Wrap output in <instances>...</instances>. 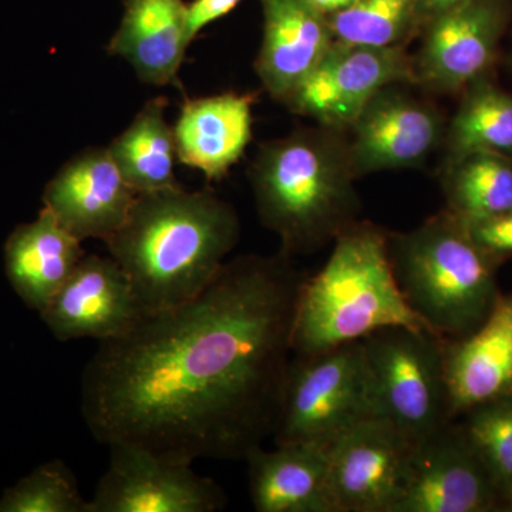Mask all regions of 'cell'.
<instances>
[{"mask_svg":"<svg viewBox=\"0 0 512 512\" xmlns=\"http://www.w3.org/2000/svg\"><path fill=\"white\" fill-rule=\"evenodd\" d=\"M84 255L82 241L43 207L35 221L19 225L6 241V275L19 298L40 313Z\"/></svg>","mask_w":512,"mask_h":512,"instance_id":"21","label":"cell"},{"mask_svg":"<svg viewBox=\"0 0 512 512\" xmlns=\"http://www.w3.org/2000/svg\"><path fill=\"white\" fill-rule=\"evenodd\" d=\"M168 101L156 97L144 104L130 126L107 147L127 184L137 194L178 187L175 178L174 128L165 119Z\"/></svg>","mask_w":512,"mask_h":512,"instance_id":"22","label":"cell"},{"mask_svg":"<svg viewBox=\"0 0 512 512\" xmlns=\"http://www.w3.org/2000/svg\"><path fill=\"white\" fill-rule=\"evenodd\" d=\"M328 18L336 42L349 45L407 46L423 29L421 0H355Z\"/></svg>","mask_w":512,"mask_h":512,"instance_id":"25","label":"cell"},{"mask_svg":"<svg viewBox=\"0 0 512 512\" xmlns=\"http://www.w3.org/2000/svg\"><path fill=\"white\" fill-rule=\"evenodd\" d=\"M511 20L512 0H467L434 16L412 55L414 84L450 96L491 74Z\"/></svg>","mask_w":512,"mask_h":512,"instance_id":"8","label":"cell"},{"mask_svg":"<svg viewBox=\"0 0 512 512\" xmlns=\"http://www.w3.org/2000/svg\"><path fill=\"white\" fill-rule=\"evenodd\" d=\"M444 369L453 419L512 393V295L500 296L470 335L444 340Z\"/></svg>","mask_w":512,"mask_h":512,"instance_id":"18","label":"cell"},{"mask_svg":"<svg viewBox=\"0 0 512 512\" xmlns=\"http://www.w3.org/2000/svg\"><path fill=\"white\" fill-rule=\"evenodd\" d=\"M264 35L255 72L269 96L284 104L335 43L329 18L308 0H259Z\"/></svg>","mask_w":512,"mask_h":512,"instance_id":"16","label":"cell"},{"mask_svg":"<svg viewBox=\"0 0 512 512\" xmlns=\"http://www.w3.org/2000/svg\"><path fill=\"white\" fill-rule=\"evenodd\" d=\"M387 248L404 301L440 338L470 335L500 298L498 256L480 247L453 212L441 211L409 232H389Z\"/></svg>","mask_w":512,"mask_h":512,"instance_id":"5","label":"cell"},{"mask_svg":"<svg viewBox=\"0 0 512 512\" xmlns=\"http://www.w3.org/2000/svg\"><path fill=\"white\" fill-rule=\"evenodd\" d=\"M241 2L242 0H191L187 3L185 33L190 46L202 30L228 16Z\"/></svg>","mask_w":512,"mask_h":512,"instance_id":"29","label":"cell"},{"mask_svg":"<svg viewBox=\"0 0 512 512\" xmlns=\"http://www.w3.org/2000/svg\"><path fill=\"white\" fill-rule=\"evenodd\" d=\"M446 210L464 222L512 210V153L480 151L441 165Z\"/></svg>","mask_w":512,"mask_h":512,"instance_id":"23","label":"cell"},{"mask_svg":"<svg viewBox=\"0 0 512 512\" xmlns=\"http://www.w3.org/2000/svg\"><path fill=\"white\" fill-rule=\"evenodd\" d=\"M416 444L384 417L373 416L329 444L330 512H394Z\"/></svg>","mask_w":512,"mask_h":512,"instance_id":"9","label":"cell"},{"mask_svg":"<svg viewBox=\"0 0 512 512\" xmlns=\"http://www.w3.org/2000/svg\"><path fill=\"white\" fill-rule=\"evenodd\" d=\"M0 512H89L70 468L60 460L35 468L0 495Z\"/></svg>","mask_w":512,"mask_h":512,"instance_id":"26","label":"cell"},{"mask_svg":"<svg viewBox=\"0 0 512 512\" xmlns=\"http://www.w3.org/2000/svg\"><path fill=\"white\" fill-rule=\"evenodd\" d=\"M387 238L386 229L369 221H356L336 237L323 268L303 279L293 319V356L316 355L392 326L431 332L404 301Z\"/></svg>","mask_w":512,"mask_h":512,"instance_id":"4","label":"cell"},{"mask_svg":"<svg viewBox=\"0 0 512 512\" xmlns=\"http://www.w3.org/2000/svg\"><path fill=\"white\" fill-rule=\"evenodd\" d=\"M303 279L282 252L237 256L190 301L99 342L80 397L94 439L245 460L274 433Z\"/></svg>","mask_w":512,"mask_h":512,"instance_id":"1","label":"cell"},{"mask_svg":"<svg viewBox=\"0 0 512 512\" xmlns=\"http://www.w3.org/2000/svg\"><path fill=\"white\" fill-rule=\"evenodd\" d=\"M249 494L258 512H330L329 444H276L248 454Z\"/></svg>","mask_w":512,"mask_h":512,"instance_id":"20","label":"cell"},{"mask_svg":"<svg viewBox=\"0 0 512 512\" xmlns=\"http://www.w3.org/2000/svg\"><path fill=\"white\" fill-rule=\"evenodd\" d=\"M256 211L279 252L309 255L359 221L362 202L346 131L299 126L259 146L248 168Z\"/></svg>","mask_w":512,"mask_h":512,"instance_id":"3","label":"cell"},{"mask_svg":"<svg viewBox=\"0 0 512 512\" xmlns=\"http://www.w3.org/2000/svg\"><path fill=\"white\" fill-rule=\"evenodd\" d=\"M241 222L229 202L181 185L138 194L126 222L106 241L133 288L141 315L190 301L237 247Z\"/></svg>","mask_w":512,"mask_h":512,"instance_id":"2","label":"cell"},{"mask_svg":"<svg viewBox=\"0 0 512 512\" xmlns=\"http://www.w3.org/2000/svg\"><path fill=\"white\" fill-rule=\"evenodd\" d=\"M127 275L113 258L84 255L66 284L40 312L56 339L116 338L140 319Z\"/></svg>","mask_w":512,"mask_h":512,"instance_id":"15","label":"cell"},{"mask_svg":"<svg viewBox=\"0 0 512 512\" xmlns=\"http://www.w3.org/2000/svg\"><path fill=\"white\" fill-rule=\"evenodd\" d=\"M137 195L107 147H92L60 168L47 184L43 204L80 241L106 242L126 222Z\"/></svg>","mask_w":512,"mask_h":512,"instance_id":"14","label":"cell"},{"mask_svg":"<svg viewBox=\"0 0 512 512\" xmlns=\"http://www.w3.org/2000/svg\"><path fill=\"white\" fill-rule=\"evenodd\" d=\"M510 67H511V72H512V49H511V55H510Z\"/></svg>","mask_w":512,"mask_h":512,"instance_id":"33","label":"cell"},{"mask_svg":"<svg viewBox=\"0 0 512 512\" xmlns=\"http://www.w3.org/2000/svg\"><path fill=\"white\" fill-rule=\"evenodd\" d=\"M403 86L390 84L377 92L346 131L357 178L421 168L443 147L446 117L436 104Z\"/></svg>","mask_w":512,"mask_h":512,"instance_id":"11","label":"cell"},{"mask_svg":"<svg viewBox=\"0 0 512 512\" xmlns=\"http://www.w3.org/2000/svg\"><path fill=\"white\" fill-rule=\"evenodd\" d=\"M185 16L184 0H124L107 53L126 60L144 84L183 90L180 70L190 47Z\"/></svg>","mask_w":512,"mask_h":512,"instance_id":"19","label":"cell"},{"mask_svg":"<svg viewBox=\"0 0 512 512\" xmlns=\"http://www.w3.org/2000/svg\"><path fill=\"white\" fill-rule=\"evenodd\" d=\"M444 340L429 330L406 326L380 329L363 339L377 416L414 444L453 420Z\"/></svg>","mask_w":512,"mask_h":512,"instance_id":"7","label":"cell"},{"mask_svg":"<svg viewBox=\"0 0 512 512\" xmlns=\"http://www.w3.org/2000/svg\"><path fill=\"white\" fill-rule=\"evenodd\" d=\"M390 84H414L413 56L407 46L349 45L335 40L284 106L320 126L348 131L369 100Z\"/></svg>","mask_w":512,"mask_h":512,"instance_id":"10","label":"cell"},{"mask_svg":"<svg viewBox=\"0 0 512 512\" xmlns=\"http://www.w3.org/2000/svg\"><path fill=\"white\" fill-rule=\"evenodd\" d=\"M504 497L507 498L508 507L512 511V484L508 487V490L505 491Z\"/></svg>","mask_w":512,"mask_h":512,"instance_id":"32","label":"cell"},{"mask_svg":"<svg viewBox=\"0 0 512 512\" xmlns=\"http://www.w3.org/2000/svg\"><path fill=\"white\" fill-rule=\"evenodd\" d=\"M467 0H421V12H423V26L434 16L447 10L456 8Z\"/></svg>","mask_w":512,"mask_h":512,"instance_id":"30","label":"cell"},{"mask_svg":"<svg viewBox=\"0 0 512 512\" xmlns=\"http://www.w3.org/2000/svg\"><path fill=\"white\" fill-rule=\"evenodd\" d=\"M503 495L463 427L448 423L414 446L394 512L488 511Z\"/></svg>","mask_w":512,"mask_h":512,"instance_id":"13","label":"cell"},{"mask_svg":"<svg viewBox=\"0 0 512 512\" xmlns=\"http://www.w3.org/2000/svg\"><path fill=\"white\" fill-rule=\"evenodd\" d=\"M308 2L323 15L330 16L333 13L340 12V10L349 8L355 0H308Z\"/></svg>","mask_w":512,"mask_h":512,"instance_id":"31","label":"cell"},{"mask_svg":"<svg viewBox=\"0 0 512 512\" xmlns=\"http://www.w3.org/2000/svg\"><path fill=\"white\" fill-rule=\"evenodd\" d=\"M110 464L89 501V512H215L227 505L220 485L191 463L131 444H111Z\"/></svg>","mask_w":512,"mask_h":512,"instance_id":"12","label":"cell"},{"mask_svg":"<svg viewBox=\"0 0 512 512\" xmlns=\"http://www.w3.org/2000/svg\"><path fill=\"white\" fill-rule=\"evenodd\" d=\"M258 94L225 92L185 99L175 121L178 161L221 181L252 141V110Z\"/></svg>","mask_w":512,"mask_h":512,"instance_id":"17","label":"cell"},{"mask_svg":"<svg viewBox=\"0 0 512 512\" xmlns=\"http://www.w3.org/2000/svg\"><path fill=\"white\" fill-rule=\"evenodd\" d=\"M453 119L448 121L443 163L480 151L512 153V94L491 74L467 86Z\"/></svg>","mask_w":512,"mask_h":512,"instance_id":"24","label":"cell"},{"mask_svg":"<svg viewBox=\"0 0 512 512\" xmlns=\"http://www.w3.org/2000/svg\"><path fill=\"white\" fill-rule=\"evenodd\" d=\"M471 237L480 247L498 256L512 254V210L485 218V220L466 222Z\"/></svg>","mask_w":512,"mask_h":512,"instance_id":"28","label":"cell"},{"mask_svg":"<svg viewBox=\"0 0 512 512\" xmlns=\"http://www.w3.org/2000/svg\"><path fill=\"white\" fill-rule=\"evenodd\" d=\"M377 416L363 340L292 356L274 433L276 444H330L360 421Z\"/></svg>","mask_w":512,"mask_h":512,"instance_id":"6","label":"cell"},{"mask_svg":"<svg viewBox=\"0 0 512 512\" xmlns=\"http://www.w3.org/2000/svg\"><path fill=\"white\" fill-rule=\"evenodd\" d=\"M464 414L463 429L504 495L512 484V393Z\"/></svg>","mask_w":512,"mask_h":512,"instance_id":"27","label":"cell"}]
</instances>
